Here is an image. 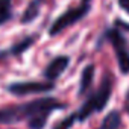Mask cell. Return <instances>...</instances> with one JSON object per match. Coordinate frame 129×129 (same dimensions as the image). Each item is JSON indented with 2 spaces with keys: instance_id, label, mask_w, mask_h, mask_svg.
I'll return each instance as SVG.
<instances>
[{
  "instance_id": "3957f363",
  "label": "cell",
  "mask_w": 129,
  "mask_h": 129,
  "mask_svg": "<svg viewBox=\"0 0 129 129\" xmlns=\"http://www.w3.org/2000/svg\"><path fill=\"white\" fill-rule=\"evenodd\" d=\"M88 11H90V3H85V2H82L79 6H76V8H72V9H69L67 12H64L62 15H59L56 20H55V23L50 26V30H49V34L53 37V35H58L59 32H62L64 29H67L69 26H73L75 23H78L79 20H82L87 14H88Z\"/></svg>"
},
{
  "instance_id": "7c38bea8",
  "label": "cell",
  "mask_w": 129,
  "mask_h": 129,
  "mask_svg": "<svg viewBox=\"0 0 129 129\" xmlns=\"http://www.w3.org/2000/svg\"><path fill=\"white\" fill-rule=\"evenodd\" d=\"M75 121H78V115H76V112H73V114L67 115L66 118H62L61 121H58L52 129H70V127L75 124Z\"/></svg>"
},
{
  "instance_id": "8992f818",
  "label": "cell",
  "mask_w": 129,
  "mask_h": 129,
  "mask_svg": "<svg viewBox=\"0 0 129 129\" xmlns=\"http://www.w3.org/2000/svg\"><path fill=\"white\" fill-rule=\"evenodd\" d=\"M69 62H70V58H69V56H64V55L53 58V59L47 64V67L44 69L43 76H44L47 81H50V82L56 81L64 72H66V69L69 67Z\"/></svg>"
},
{
  "instance_id": "5bb4252c",
  "label": "cell",
  "mask_w": 129,
  "mask_h": 129,
  "mask_svg": "<svg viewBox=\"0 0 129 129\" xmlns=\"http://www.w3.org/2000/svg\"><path fill=\"white\" fill-rule=\"evenodd\" d=\"M124 108H126V111L129 112V91H127V96H126V102H124Z\"/></svg>"
},
{
  "instance_id": "6da1fadb",
  "label": "cell",
  "mask_w": 129,
  "mask_h": 129,
  "mask_svg": "<svg viewBox=\"0 0 129 129\" xmlns=\"http://www.w3.org/2000/svg\"><path fill=\"white\" fill-rule=\"evenodd\" d=\"M64 108L66 103L55 97H40L24 103L8 105L0 108V124H15L26 120L29 129H44L49 117Z\"/></svg>"
},
{
  "instance_id": "4fadbf2b",
  "label": "cell",
  "mask_w": 129,
  "mask_h": 129,
  "mask_svg": "<svg viewBox=\"0 0 129 129\" xmlns=\"http://www.w3.org/2000/svg\"><path fill=\"white\" fill-rule=\"evenodd\" d=\"M118 6L129 14V0H118Z\"/></svg>"
},
{
  "instance_id": "30bf717a",
  "label": "cell",
  "mask_w": 129,
  "mask_h": 129,
  "mask_svg": "<svg viewBox=\"0 0 129 129\" xmlns=\"http://www.w3.org/2000/svg\"><path fill=\"white\" fill-rule=\"evenodd\" d=\"M121 127V117L118 111H111L100 123L97 129H120Z\"/></svg>"
},
{
  "instance_id": "277c9868",
  "label": "cell",
  "mask_w": 129,
  "mask_h": 129,
  "mask_svg": "<svg viewBox=\"0 0 129 129\" xmlns=\"http://www.w3.org/2000/svg\"><path fill=\"white\" fill-rule=\"evenodd\" d=\"M105 37L108 38V41L114 47V52H115V56H117V61H118L120 72L127 75L129 73V49H127L126 40L123 38V35L117 29H109Z\"/></svg>"
},
{
  "instance_id": "7a4b0ae2",
  "label": "cell",
  "mask_w": 129,
  "mask_h": 129,
  "mask_svg": "<svg viewBox=\"0 0 129 129\" xmlns=\"http://www.w3.org/2000/svg\"><path fill=\"white\" fill-rule=\"evenodd\" d=\"M111 93H112V78L109 75H105L99 88L87 97V100L82 103V106L76 112L78 121H84L88 117H91L93 114L102 111L106 106V103L111 97Z\"/></svg>"
},
{
  "instance_id": "52a82bcc",
  "label": "cell",
  "mask_w": 129,
  "mask_h": 129,
  "mask_svg": "<svg viewBox=\"0 0 129 129\" xmlns=\"http://www.w3.org/2000/svg\"><path fill=\"white\" fill-rule=\"evenodd\" d=\"M37 35H30V37H26L20 41H17L14 46H11L9 49H5L0 52V59H5V58H9V56H20L23 55L35 41H37Z\"/></svg>"
},
{
  "instance_id": "9a60e30c",
  "label": "cell",
  "mask_w": 129,
  "mask_h": 129,
  "mask_svg": "<svg viewBox=\"0 0 129 129\" xmlns=\"http://www.w3.org/2000/svg\"><path fill=\"white\" fill-rule=\"evenodd\" d=\"M82 2H85V3H90V2H91V0H82Z\"/></svg>"
},
{
  "instance_id": "ba28073f",
  "label": "cell",
  "mask_w": 129,
  "mask_h": 129,
  "mask_svg": "<svg viewBox=\"0 0 129 129\" xmlns=\"http://www.w3.org/2000/svg\"><path fill=\"white\" fill-rule=\"evenodd\" d=\"M94 79V66H87L82 72L81 82H79V96H84L90 91Z\"/></svg>"
},
{
  "instance_id": "9c48e42d",
  "label": "cell",
  "mask_w": 129,
  "mask_h": 129,
  "mask_svg": "<svg viewBox=\"0 0 129 129\" xmlns=\"http://www.w3.org/2000/svg\"><path fill=\"white\" fill-rule=\"evenodd\" d=\"M41 3H43V0H32V2L29 3V6L26 8V11L21 15V23L23 24L30 23V21H34L38 17L40 9H41Z\"/></svg>"
},
{
  "instance_id": "5b68a950",
  "label": "cell",
  "mask_w": 129,
  "mask_h": 129,
  "mask_svg": "<svg viewBox=\"0 0 129 129\" xmlns=\"http://www.w3.org/2000/svg\"><path fill=\"white\" fill-rule=\"evenodd\" d=\"M55 88L53 82H32V81H26V82H12L8 85V91L14 96H29V94H41V93H47L52 91Z\"/></svg>"
},
{
  "instance_id": "8fae6325",
  "label": "cell",
  "mask_w": 129,
  "mask_h": 129,
  "mask_svg": "<svg viewBox=\"0 0 129 129\" xmlns=\"http://www.w3.org/2000/svg\"><path fill=\"white\" fill-rule=\"evenodd\" d=\"M12 18V0H0V26Z\"/></svg>"
}]
</instances>
